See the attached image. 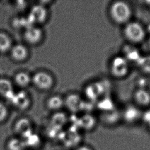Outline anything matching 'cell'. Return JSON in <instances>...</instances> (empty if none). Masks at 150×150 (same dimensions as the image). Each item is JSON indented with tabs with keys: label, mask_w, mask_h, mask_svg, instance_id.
Masks as SVG:
<instances>
[{
	"label": "cell",
	"mask_w": 150,
	"mask_h": 150,
	"mask_svg": "<svg viewBox=\"0 0 150 150\" xmlns=\"http://www.w3.org/2000/svg\"><path fill=\"white\" fill-rule=\"evenodd\" d=\"M8 53L13 62L22 63L28 58L29 50L26 45L22 44H13Z\"/></svg>",
	"instance_id": "obj_9"
},
{
	"label": "cell",
	"mask_w": 150,
	"mask_h": 150,
	"mask_svg": "<svg viewBox=\"0 0 150 150\" xmlns=\"http://www.w3.org/2000/svg\"><path fill=\"white\" fill-rule=\"evenodd\" d=\"M67 107L72 111H76L81 107V99L79 96L76 94H72L69 96L65 101Z\"/></svg>",
	"instance_id": "obj_18"
},
{
	"label": "cell",
	"mask_w": 150,
	"mask_h": 150,
	"mask_svg": "<svg viewBox=\"0 0 150 150\" xmlns=\"http://www.w3.org/2000/svg\"><path fill=\"white\" fill-rule=\"evenodd\" d=\"M142 120L147 125L149 126L150 125V111H146L142 113Z\"/></svg>",
	"instance_id": "obj_25"
},
{
	"label": "cell",
	"mask_w": 150,
	"mask_h": 150,
	"mask_svg": "<svg viewBox=\"0 0 150 150\" xmlns=\"http://www.w3.org/2000/svg\"><path fill=\"white\" fill-rule=\"evenodd\" d=\"M149 129H150V125L149 126Z\"/></svg>",
	"instance_id": "obj_29"
},
{
	"label": "cell",
	"mask_w": 150,
	"mask_h": 150,
	"mask_svg": "<svg viewBox=\"0 0 150 150\" xmlns=\"http://www.w3.org/2000/svg\"><path fill=\"white\" fill-rule=\"evenodd\" d=\"M9 101L14 108L22 111L27 109L30 105V98L24 91L14 92Z\"/></svg>",
	"instance_id": "obj_7"
},
{
	"label": "cell",
	"mask_w": 150,
	"mask_h": 150,
	"mask_svg": "<svg viewBox=\"0 0 150 150\" xmlns=\"http://www.w3.org/2000/svg\"><path fill=\"white\" fill-rule=\"evenodd\" d=\"M65 101L59 96H53L47 100V106L51 111H57L63 107Z\"/></svg>",
	"instance_id": "obj_19"
},
{
	"label": "cell",
	"mask_w": 150,
	"mask_h": 150,
	"mask_svg": "<svg viewBox=\"0 0 150 150\" xmlns=\"http://www.w3.org/2000/svg\"><path fill=\"white\" fill-rule=\"evenodd\" d=\"M29 16L30 20L33 22L39 24L42 23L47 18V10L43 5H36L31 9Z\"/></svg>",
	"instance_id": "obj_12"
},
{
	"label": "cell",
	"mask_w": 150,
	"mask_h": 150,
	"mask_svg": "<svg viewBox=\"0 0 150 150\" xmlns=\"http://www.w3.org/2000/svg\"><path fill=\"white\" fill-rule=\"evenodd\" d=\"M142 112L136 105H130L124 110L122 116L125 122L129 124H133L142 120Z\"/></svg>",
	"instance_id": "obj_10"
},
{
	"label": "cell",
	"mask_w": 150,
	"mask_h": 150,
	"mask_svg": "<svg viewBox=\"0 0 150 150\" xmlns=\"http://www.w3.org/2000/svg\"><path fill=\"white\" fill-rule=\"evenodd\" d=\"M120 115L118 113L117 114H114L113 115L112 114H110L109 115H106L105 117H103V121L105 124L109 125H113L118 122V120H120Z\"/></svg>",
	"instance_id": "obj_24"
},
{
	"label": "cell",
	"mask_w": 150,
	"mask_h": 150,
	"mask_svg": "<svg viewBox=\"0 0 150 150\" xmlns=\"http://www.w3.org/2000/svg\"><path fill=\"white\" fill-rule=\"evenodd\" d=\"M136 63L142 74L150 76V54L141 56Z\"/></svg>",
	"instance_id": "obj_16"
},
{
	"label": "cell",
	"mask_w": 150,
	"mask_h": 150,
	"mask_svg": "<svg viewBox=\"0 0 150 150\" xmlns=\"http://www.w3.org/2000/svg\"><path fill=\"white\" fill-rule=\"evenodd\" d=\"M80 124L83 128L89 130L91 129L95 125V119L92 116L86 115L83 116L80 120Z\"/></svg>",
	"instance_id": "obj_22"
},
{
	"label": "cell",
	"mask_w": 150,
	"mask_h": 150,
	"mask_svg": "<svg viewBox=\"0 0 150 150\" xmlns=\"http://www.w3.org/2000/svg\"><path fill=\"white\" fill-rule=\"evenodd\" d=\"M10 111L8 105L0 101V125L4 124L8 120Z\"/></svg>",
	"instance_id": "obj_23"
},
{
	"label": "cell",
	"mask_w": 150,
	"mask_h": 150,
	"mask_svg": "<svg viewBox=\"0 0 150 150\" xmlns=\"http://www.w3.org/2000/svg\"><path fill=\"white\" fill-rule=\"evenodd\" d=\"M133 100L135 105L142 109L150 107V91L146 88L140 87L134 91Z\"/></svg>",
	"instance_id": "obj_8"
},
{
	"label": "cell",
	"mask_w": 150,
	"mask_h": 150,
	"mask_svg": "<svg viewBox=\"0 0 150 150\" xmlns=\"http://www.w3.org/2000/svg\"><path fill=\"white\" fill-rule=\"evenodd\" d=\"M146 46L148 50L150 52V35L146 40Z\"/></svg>",
	"instance_id": "obj_27"
},
{
	"label": "cell",
	"mask_w": 150,
	"mask_h": 150,
	"mask_svg": "<svg viewBox=\"0 0 150 150\" xmlns=\"http://www.w3.org/2000/svg\"><path fill=\"white\" fill-rule=\"evenodd\" d=\"M22 139L24 140L26 149L28 148L34 149L37 148L41 142V139L39 135L33 133V131L25 136Z\"/></svg>",
	"instance_id": "obj_17"
},
{
	"label": "cell",
	"mask_w": 150,
	"mask_h": 150,
	"mask_svg": "<svg viewBox=\"0 0 150 150\" xmlns=\"http://www.w3.org/2000/svg\"><path fill=\"white\" fill-rule=\"evenodd\" d=\"M76 150H92L91 149L88 147V146H80L79 148L76 149Z\"/></svg>",
	"instance_id": "obj_26"
},
{
	"label": "cell",
	"mask_w": 150,
	"mask_h": 150,
	"mask_svg": "<svg viewBox=\"0 0 150 150\" xmlns=\"http://www.w3.org/2000/svg\"><path fill=\"white\" fill-rule=\"evenodd\" d=\"M67 121V117L64 114L57 112L53 116L51 123L53 126L57 128H61Z\"/></svg>",
	"instance_id": "obj_20"
},
{
	"label": "cell",
	"mask_w": 150,
	"mask_h": 150,
	"mask_svg": "<svg viewBox=\"0 0 150 150\" xmlns=\"http://www.w3.org/2000/svg\"><path fill=\"white\" fill-rule=\"evenodd\" d=\"M146 5L147 6H148L149 7H150V1H147L146 2Z\"/></svg>",
	"instance_id": "obj_28"
},
{
	"label": "cell",
	"mask_w": 150,
	"mask_h": 150,
	"mask_svg": "<svg viewBox=\"0 0 150 150\" xmlns=\"http://www.w3.org/2000/svg\"><path fill=\"white\" fill-rule=\"evenodd\" d=\"M23 39L29 45H37L43 38V31L39 27L30 25L27 27L23 32Z\"/></svg>",
	"instance_id": "obj_6"
},
{
	"label": "cell",
	"mask_w": 150,
	"mask_h": 150,
	"mask_svg": "<svg viewBox=\"0 0 150 150\" xmlns=\"http://www.w3.org/2000/svg\"><path fill=\"white\" fill-rule=\"evenodd\" d=\"M13 83L18 87L24 89L32 83V76L25 71H19L14 74Z\"/></svg>",
	"instance_id": "obj_13"
},
{
	"label": "cell",
	"mask_w": 150,
	"mask_h": 150,
	"mask_svg": "<svg viewBox=\"0 0 150 150\" xmlns=\"http://www.w3.org/2000/svg\"><path fill=\"white\" fill-rule=\"evenodd\" d=\"M13 45L10 35L6 33L0 31V53H9Z\"/></svg>",
	"instance_id": "obj_15"
},
{
	"label": "cell",
	"mask_w": 150,
	"mask_h": 150,
	"mask_svg": "<svg viewBox=\"0 0 150 150\" xmlns=\"http://www.w3.org/2000/svg\"><path fill=\"white\" fill-rule=\"evenodd\" d=\"M110 14L114 22L118 24H126L131 18L132 9L126 2L117 1L111 6Z\"/></svg>",
	"instance_id": "obj_1"
},
{
	"label": "cell",
	"mask_w": 150,
	"mask_h": 150,
	"mask_svg": "<svg viewBox=\"0 0 150 150\" xmlns=\"http://www.w3.org/2000/svg\"><path fill=\"white\" fill-rule=\"evenodd\" d=\"M5 150H26L24 140L18 136L14 135L9 137L4 144Z\"/></svg>",
	"instance_id": "obj_14"
},
{
	"label": "cell",
	"mask_w": 150,
	"mask_h": 150,
	"mask_svg": "<svg viewBox=\"0 0 150 150\" xmlns=\"http://www.w3.org/2000/svg\"><path fill=\"white\" fill-rule=\"evenodd\" d=\"M124 36L133 44L142 43L146 37V30L142 25L137 22H129L126 24L124 29Z\"/></svg>",
	"instance_id": "obj_2"
},
{
	"label": "cell",
	"mask_w": 150,
	"mask_h": 150,
	"mask_svg": "<svg viewBox=\"0 0 150 150\" xmlns=\"http://www.w3.org/2000/svg\"><path fill=\"white\" fill-rule=\"evenodd\" d=\"M32 83L37 89L46 91L52 88L54 79L49 73L45 71H38L32 76Z\"/></svg>",
	"instance_id": "obj_4"
},
{
	"label": "cell",
	"mask_w": 150,
	"mask_h": 150,
	"mask_svg": "<svg viewBox=\"0 0 150 150\" xmlns=\"http://www.w3.org/2000/svg\"><path fill=\"white\" fill-rule=\"evenodd\" d=\"M14 93L12 81L7 78H0V97L9 100Z\"/></svg>",
	"instance_id": "obj_11"
},
{
	"label": "cell",
	"mask_w": 150,
	"mask_h": 150,
	"mask_svg": "<svg viewBox=\"0 0 150 150\" xmlns=\"http://www.w3.org/2000/svg\"><path fill=\"white\" fill-rule=\"evenodd\" d=\"M112 74L117 78H123L129 72V61L124 57H116L113 59L110 66Z\"/></svg>",
	"instance_id": "obj_3"
},
{
	"label": "cell",
	"mask_w": 150,
	"mask_h": 150,
	"mask_svg": "<svg viewBox=\"0 0 150 150\" xmlns=\"http://www.w3.org/2000/svg\"><path fill=\"white\" fill-rule=\"evenodd\" d=\"M12 129L14 135L22 138L33 132V124L28 118H19L13 124Z\"/></svg>",
	"instance_id": "obj_5"
},
{
	"label": "cell",
	"mask_w": 150,
	"mask_h": 150,
	"mask_svg": "<svg viewBox=\"0 0 150 150\" xmlns=\"http://www.w3.org/2000/svg\"><path fill=\"white\" fill-rule=\"evenodd\" d=\"M99 83H96L93 85L89 86L87 89V95L91 99L96 98L98 96H99L103 90L102 88L100 87Z\"/></svg>",
	"instance_id": "obj_21"
}]
</instances>
